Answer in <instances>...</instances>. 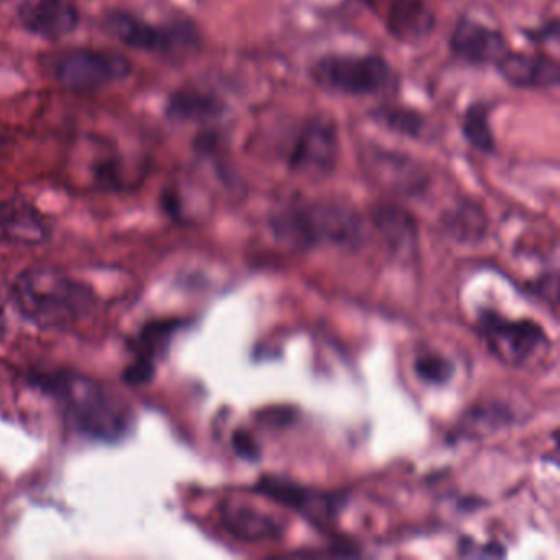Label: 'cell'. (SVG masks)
<instances>
[{"label":"cell","instance_id":"cell-1","mask_svg":"<svg viewBox=\"0 0 560 560\" xmlns=\"http://www.w3.org/2000/svg\"><path fill=\"white\" fill-rule=\"evenodd\" d=\"M37 380L80 434L94 441L117 442L132 428L129 406L96 380L65 370L42 373Z\"/></svg>","mask_w":560,"mask_h":560},{"label":"cell","instance_id":"cell-2","mask_svg":"<svg viewBox=\"0 0 560 560\" xmlns=\"http://www.w3.org/2000/svg\"><path fill=\"white\" fill-rule=\"evenodd\" d=\"M15 306L40 329H67L93 311L90 287L55 268H28L12 287Z\"/></svg>","mask_w":560,"mask_h":560},{"label":"cell","instance_id":"cell-3","mask_svg":"<svg viewBox=\"0 0 560 560\" xmlns=\"http://www.w3.org/2000/svg\"><path fill=\"white\" fill-rule=\"evenodd\" d=\"M270 228L278 242L294 250L320 245L355 247L362 242L363 232L359 215L336 202L288 206L271 215Z\"/></svg>","mask_w":560,"mask_h":560},{"label":"cell","instance_id":"cell-4","mask_svg":"<svg viewBox=\"0 0 560 560\" xmlns=\"http://www.w3.org/2000/svg\"><path fill=\"white\" fill-rule=\"evenodd\" d=\"M104 28L126 47L162 57H188L201 47V35L189 22L152 25L126 12H110L104 19Z\"/></svg>","mask_w":560,"mask_h":560},{"label":"cell","instance_id":"cell-5","mask_svg":"<svg viewBox=\"0 0 560 560\" xmlns=\"http://www.w3.org/2000/svg\"><path fill=\"white\" fill-rule=\"evenodd\" d=\"M314 83L346 96H376L389 90L395 77L385 58L376 55H327L311 68Z\"/></svg>","mask_w":560,"mask_h":560},{"label":"cell","instance_id":"cell-6","mask_svg":"<svg viewBox=\"0 0 560 560\" xmlns=\"http://www.w3.org/2000/svg\"><path fill=\"white\" fill-rule=\"evenodd\" d=\"M51 77L71 93H91L113 86L132 74L129 58L114 51L73 48L60 51L50 61Z\"/></svg>","mask_w":560,"mask_h":560},{"label":"cell","instance_id":"cell-7","mask_svg":"<svg viewBox=\"0 0 560 560\" xmlns=\"http://www.w3.org/2000/svg\"><path fill=\"white\" fill-rule=\"evenodd\" d=\"M339 155V130L336 122L329 117L317 116L306 120L298 132L288 155V166L298 175L323 179L332 175Z\"/></svg>","mask_w":560,"mask_h":560},{"label":"cell","instance_id":"cell-8","mask_svg":"<svg viewBox=\"0 0 560 560\" xmlns=\"http://www.w3.org/2000/svg\"><path fill=\"white\" fill-rule=\"evenodd\" d=\"M480 330L493 355L506 365H523L546 343L544 330L536 323L511 320L497 313L481 314Z\"/></svg>","mask_w":560,"mask_h":560},{"label":"cell","instance_id":"cell-9","mask_svg":"<svg viewBox=\"0 0 560 560\" xmlns=\"http://www.w3.org/2000/svg\"><path fill=\"white\" fill-rule=\"evenodd\" d=\"M219 513L225 530L244 542L280 539L284 534L283 517L255 506L244 498H225Z\"/></svg>","mask_w":560,"mask_h":560},{"label":"cell","instance_id":"cell-10","mask_svg":"<svg viewBox=\"0 0 560 560\" xmlns=\"http://www.w3.org/2000/svg\"><path fill=\"white\" fill-rule=\"evenodd\" d=\"M18 18L28 34L45 40L68 37L80 25V12L70 0H24Z\"/></svg>","mask_w":560,"mask_h":560},{"label":"cell","instance_id":"cell-11","mask_svg":"<svg viewBox=\"0 0 560 560\" xmlns=\"http://www.w3.org/2000/svg\"><path fill=\"white\" fill-rule=\"evenodd\" d=\"M448 45L455 57L470 65H497L510 51L501 32L468 19L455 25Z\"/></svg>","mask_w":560,"mask_h":560},{"label":"cell","instance_id":"cell-12","mask_svg":"<svg viewBox=\"0 0 560 560\" xmlns=\"http://www.w3.org/2000/svg\"><path fill=\"white\" fill-rule=\"evenodd\" d=\"M257 490L264 497L270 498L290 510L298 511L313 521L330 520L336 516L340 506L339 498L336 494L310 490V488L275 477L264 478L257 485Z\"/></svg>","mask_w":560,"mask_h":560},{"label":"cell","instance_id":"cell-13","mask_svg":"<svg viewBox=\"0 0 560 560\" xmlns=\"http://www.w3.org/2000/svg\"><path fill=\"white\" fill-rule=\"evenodd\" d=\"M497 68L508 84L520 90H549L560 81L559 63L546 55L508 51Z\"/></svg>","mask_w":560,"mask_h":560},{"label":"cell","instance_id":"cell-14","mask_svg":"<svg viewBox=\"0 0 560 560\" xmlns=\"http://www.w3.org/2000/svg\"><path fill=\"white\" fill-rule=\"evenodd\" d=\"M0 234L21 245H42L51 234L45 215L21 198L0 201Z\"/></svg>","mask_w":560,"mask_h":560},{"label":"cell","instance_id":"cell-15","mask_svg":"<svg viewBox=\"0 0 560 560\" xmlns=\"http://www.w3.org/2000/svg\"><path fill=\"white\" fill-rule=\"evenodd\" d=\"M386 28L399 44H422L434 32L435 15L425 0H392Z\"/></svg>","mask_w":560,"mask_h":560},{"label":"cell","instance_id":"cell-16","mask_svg":"<svg viewBox=\"0 0 560 560\" xmlns=\"http://www.w3.org/2000/svg\"><path fill=\"white\" fill-rule=\"evenodd\" d=\"M225 104L201 90L176 91L166 104V114L175 122L205 124L224 116Z\"/></svg>","mask_w":560,"mask_h":560},{"label":"cell","instance_id":"cell-17","mask_svg":"<svg viewBox=\"0 0 560 560\" xmlns=\"http://www.w3.org/2000/svg\"><path fill=\"white\" fill-rule=\"evenodd\" d=\"M175 327L173 323H159L150 324L143 329L139 336L136 360L126 372V380L130 385H143L152 378L159 350L168 342Z\"/></svg>","mask_w":560,"mask_h":560},{"label":"cell","instance_id":"cell-18","mask_svg":"<svg viewBox=\"0 0 560 560\" xmlns=\"http://www.w3.org/2000/svg\"><path fill=\"white\" fill-rule=\"evenodd\" d=\"M376 229H378L386 244L395 252H411L416 244V222L405 209L396 206H382L376 209Z\"/></svg>","mask_w":560,"mask_h":560},{"label":"cell","instance_id":"cell-19","mask_svg":"<svg viewBox=\"0 0 560 560\" xmlns=\"http://www.w3.org/2000/svg\"><path fill=\"white\" fill-rule=\"evenodd\" d=\"M465 140L480 153H493L494 136L490 126V114L483 103L471 104L462 122Z\"/></svg>","mask_w":560,"mask_h":560},{"label":"cell","instance_id":"cell-20","mask_svg":"<svg viewBox=\"0 0 560 560\" xmlns=\"http://www.w3.org/2000/svg\"><path fill=\"white\" fill-rule=\"evenodd\" d=\"M375 122L382 124L385 129L408 139H419L425 129V119L418 110L401 106H382L373 114Z\"/></svg>","mask_w":560,"mask_h":560},{"label":"cell","instance_id":"cell-21","mask_svg":"<svg viewBox=\"0 0 560 560\" xmlns=\"http://www.w3.org/2000/svg\"><path fill=\"white\" fill-rule=\"evenodd\" d=\"M444 225L457 241L471 242L483 235L487 221L477 206L462 205L445 214Z\"/></svg>","mask_w":560,"mask_h":560},{"label":"cell","instance_id":"cell-22","mask_svg":"<svg viewBox=\"0 0 560 560\" xmlns=\"http://www.w3.org/2000/svg\"><path fill=\"white\" fill-rule=\"evenodd\" d=\"M415 369L422 380L435 383V385L447 382V380H451L452 373H454V366H452L448 360L441 355H432V353L419 357L416 360Z\"/></svg>","mask_w":560,"mask_h":560},{"label":"cell","instance_id":"cell-23","mask_svg":"<svg viewBox=\"0 0 560 560\" xmlns=\"http://www.w3.org/2000/svg\"><path fill=\"white\" fill-rule=\"evenodd\" d=\"M235 451L245 458H257L258 448L254 439L247 432H238L234 438Z\"/></svg>","mask_w":560,"mask_h":560},{"label":"cell","instance_id":"cell-24","mask_svg":"<svg viewBox=\"0 0 560 560\" xmlns=\"http://www.w3.org/2000/svg\"><path fill=\"white\" fill-rule=\"evenodd\" d=\"M8 311H5L4 301H2V296H0V339L8 334Z\"/></svg>","mask_w":560,"mask_h":560}]
</instances>
